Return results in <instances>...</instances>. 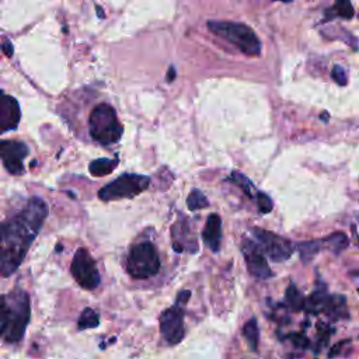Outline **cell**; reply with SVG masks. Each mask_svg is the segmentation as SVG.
Returning <instances> with one entry per match:
<instances>
[{"mask_svg": "<svg viewBox=\"0 0 359 359\" xmlns=\"http://www.w3.org/2000/svg\"><path fill=\"white\" fill-rule=\"evenodd\" d=\"M323 238H324V243H325V248L332 251L334 254H341L349 244L346 234L341 233V231L332 233V234H330L327 237H323Z\"/></svg>", "mask_w": 359, "mask_h": 359, "instance_id": "obj_20", "label": "cell"}, {"mask_svg": "<svg viewBox=\"0 0 359 359\" xmlns=\"http://www.w3.org/2000/svg\"><path fill=\"white\" fill-rule=\"evenodd\" d=\"M175 77V70L172 67H170V72L167 73V81H172Z\"/></svg>", "mask_w": 359, "mask_h": 359, "instance_id": "obj_30", "label": "cell"}, {"mask_svg": "<svg viewBox=\"0 0 359 359\" xmlns=\"http://www.w3.org/2000/svg\"><path fill=\"white\" fill-rule=\"evenodd\" d=\"M334 15L342 17V18H352L353 17V7L351 4V0H337L335 4L327 10V17L331 18Z\"/></svg>", "mask_w": 359, "mask_h": 359, "instance_id": "obj_23", "label": "cell"}, {"mask_svg": "<svg viewBox=\"0 0 359 359\" xmlns=\"http://www.w3.org/2000/svg\"><path fill=\"white\" fill-rule=\"evenodd\" d=\"M70 272L74 280L79 283V286H81L86 290H94L101 282L95 259L84 247L77 248V251L74 252L70 265Z\"/></svg>", "mask_w": 359, "mask_h": 359, "instance_id": "obj_10", "label": "cell"}, {"mask_svg": "<svg viewBox=\"0 0 359 359\" xmlns=\"http://www.w3.org/2000/svg\"><path fill=\"white\" fill-rule=\"evenodd\" d=\"M171 238H172V248L175 252L188 251L191 254H195L199 250L198 241L194 233L191 231V226L182 213L171 226Z\"/></svg>", "mask_w": 359, "mask_h": 359, "instance_id": "obj_13", "label": "cell"}, {"mask_svg": "<svg viewBox=\"0 0 359 359\" xmlns=\"http://www.w3.org/2000/svg\"><path fill=\"white\" fill-rule=\"evenodd\" d=\"M255 201H257V205H258V209L261 213H269L273 208V202L271 199L269 195H266L265 192H261V191H257L255 195H254Z\"/></svg>", "mask_w": 359, "mask_h": 359, "instance_id": "obj_26", "label": "cell"}, {"mask_svg": "<svg viewBox=\"0 0 359 359\" xmlns=\"http://www.w3.org/2000/svg\"><path fill=\"white\" fill-rule=\"evenodd\" d=\"M187 206L189 210H198V209L208 208L209 201L202 191H199L198 188H194V189H191V192L187 198Z\"/></svg>", "mask_w": 359, "mask_h": 359, "instance_id": "obj_25", "label": "cell"}, {"mask_svg": "<svg viewBox=\"0 0 359 359\" xmlns=\"http://www.w3.org/2000/svg\"><path fill=\"white\" fill-rule=\"evenodd\" d=\"M251 233L254 236V241L257 243L258 248L271 261L283 262L292 257L294 247L287 238L280 237L272 231L264 230L261 227H252Z\"/></svg>", "mask_w": 359, "mask_h": 359, "instance_id": "obj_9", "label": "cell"}, {"mask_svg": "<svg viewBox=\"0 0 359 359\" xmlns=\"http://www.w3.org/2000/svg\"><path fill=\"white\" fill-rule=\"evenodd\" d=\"M282 306H285L287 310L293 313L302 311L304 309V297L294 283H289V286L286 287L285 302L282 303Z\"/></svg>", "mask_w": 359, "mask_h": 359, "instance_id": "obj_16", "label": "cell"}, {"mask_svg": "<svg viewBox=\"0 0 359 359\" xmlns=\"http://www.w3.org/2000/svg\"><path fill=\"white\" fill-rule=\"evenodd\" d=\"M48 216V205L38 196L10 220L0 224V276H10L21 265Z\"/></svg>", "mask_w": 359, "mask_h": 359, "instance_id": "obj_1", "label": "cell"}, {"mask_svg": "<svg viewBox=\"0 0 359 359\" xmlns=\"http://www.w3.org/2000/svg\"><path fill=\"white\" fill-rule=\"evenodd\" d=\"M297 251H299V255H300V259L307 264L310 262L323 248H325V244H324V240L320 238V240H310V241H302L296 245Z\"/></svg>", "mask_w": 359, "mask_h": 359, "instance_id": "obj_17", "label": "cell"}, {"mask_svg": "<svg viewBox=\"0 0 359 359\" xmlns=\"http://www.w3.org/2000/svg\"><path fill=\"white\" fill-rule=\"evenodd\" d=\"M331 74H332V79L335 80L337 84H339V86H345L346 84V73H345V70L341 66H334Z\"/></svg>", "mask_w": 359, "mask_h": 359, "instance_id": "obj_28", "label": "cell"}, {"mask_svg": "<svg viewBox=\"0 0 359 359\" xmlns=\"http://www.w3.org/2000/svg\"><path fill=\"white\" fill-rule=\"evenodd\" d=\"M100 325V314L93 310L91 307H86L77 321L79 330H87V328H95Z\"/></svg>", "mask_w": 359, "mask_h": 359, "instance_id": "obj_21", "label": "cell"}, {"mask_svg": "<svg viewBox=\"0 0 359 359\" xmlns=\"http://www.w3.org/2000/svg\"><path fill=\"white\" fill-rule=\"evenodd\" d=\"M191 297V290H181L177 294V300L171 307H167L160 314V332L164 341L168 345H177L184 339V317H185V304Z\"/></svg>", "mask_w": 359, "mask_h": 359, "instance_id": "obj_5", "label": "cell"}, {"mask_svg": "<svg viewBox=\"0 0 359 359\" xmlns=\"http://www.w3.org/2000/svg\"><path fill=\"white\" fill-rule=\"evenodd\" d=\"M208 28L217 36L226 39L243 53L258 56L261 53V42L255 32L245 24L231 21H208Z\"/></svg>", "mask_w": 359, "mask_h": 359, "instance_id": "obj_3", "label": "cell"}, {"mask_svg": "<svg viewBox=\"0 0 359 359\" xmlns=\"http://www.w3.org/2000/svg\"><path fill=\"white\" fill-rule=\"evenodd\" d=\"M243 335L250 346L251 351H258V341H259V331H258V324L257 318L251 317L243 327Z\"/></svg>", "mask_w": 359, "mask_h": 359, "instance_id": "obj_19", "label": "cell"}, {"mask_svg": "<svg viewBox=\"0 0 359 359\" xmlns=\"http://www.w3.org/2000/svg\"><path fill=\"white\" fill-rule=\"evenodd\" d=\"M88 130L93 140L102 146L116 143L123 133V128L118 121L115 109L108 104H98L91 111Z\"/></svg>", "mask_w": 359, "mask_h": 359, "instance_id": "obj_4", "label": "cell"}, {"mask_svg": "<svg viewBox=\"0 0 359 359\" xmlns=\"http://www.w3.org/2000/svg\"><path fill=\"white\" fill-rule=\"evenodd\" d=\"M126 271L133 279H146L158 273V252L150 241H142L130 248L126 261Z\"/></svg>", "mask_w": 359, "mask_h": 359, "instance_id": "obj_6", "label": "cell"}, {"mask_svg": "<svg viewBox=\"0 0 359 359\" xmlns=\"http://www.w3.org/2000/svg\"><path fill=\"white\" fill-rule=\"evenodd\" d=\"M282 339H290V342L300 349H306L310 346V341L304 332H292V334L282 337Z\"/></svg>", "mask_w": 359, "mask_h": 359, "instance_id": "obj_27", "label": "cell"}, {"mask_svg": "<svg viewBox=\"0 0 359 359\" xmlns=\"http://www.w3.org/2000/svg\"><path fill=\"white\" fill-rule=\"evenodd\" d=\"M307 314L318 316L325 314L331 320L349 318L346 297L344 294H330L327 285L318 278L316 289L304 299V309Z\"/></svg>", "mask_w": 359, "mask_h": 359, "instance_id": "obj_2", "label": "cell"}, {"mask_svg": "<svg viewBox=\"0 0 359 359\" xmlns=\"http://www.w3.org/2000/svg\"><path fill=\"white\" fill-rule=\"evenodd\" d=\"M150 178L142 174L125 172L102 187L98 191V198L101 201H116L125 198H133L149 188Z\"/></svg>", "mask_w": 359, "mask_h": 359, "instance_id": "obj_7", "label": "cell"}, {"mask_svg": "<svg viewBox=\"0 0 359 359\" xmlns=\"http://www.w3.org/2000/svg\"><path fill=\"white\" fill-rule=\"evenodd\" d=\"M278 1H283V3H289V1H292V0H278Z\"/></svg>", "mask_w": 359, "mask_h": 359, "instance_id": "obj_31", "label": "cell"}, {"mask_svg": "<svg viewBox=\"0 0 359 359\" xmlns=\"http://www.w3.org/2000/svg\"><path fill=\"white\" fill-rule=\"evenodd\" d=\"M1 49H3V52H4L7 56H11V55H13V46H11V43H10L8 41H6V42L1 45Z\"/></svg>", "mask_w": 359, "mask_h": 359, "instance_id": "obj_29", "label": "cell"}, {"mask_svg": "<svg viewBox=\"0 0 359 359\" xmlns=\"http://www.w3.org/2000/svg\"><path fill=\"white\" fill-rule=\"evenodd\" d=\"M118 165V158H95L88 165V171L91 175L94 177H104L111 174Z\"/></svg>", "mask_w": 359, "mask_h": 359, "instance_id": "obj_18", "label": "cell"}, {"mask_svg": "<svg viewBox=\"0 0 359 359\" xmlns=\"http://www.w3.org/2000/svg\"><path fill=\"white\" fill-rule=\"evenodd\" d=\"M222 238H223L222 219L217 213H210L208 216L205 227L202 230V240L210 251L219 252L220 245H222Z\"/></svg>", "mask_w": 359, "mask_h": 359, "instance_id": "obj_15", "label": "cell"}, {"mask_svg": "<svg viewBox=\"0 0 359 359\" xmlns=\"http://www.w3.org/2000/svg\"><path fill=\"white\" fill-rule=\"evenodd\" d=\"M20 116L21 112L17 100L0 91V135L15 129L18 126Z\"/></svg>", "mask_w": 359, "mask_h": 359, "instance_id": "obj_14", "label": "cell"}, {"mask_svg": "<svg viewBox=\"0 0 359 359\" xmlns=\"http://www.w3.org/2000/svg\"><path fill=\"white\" fill-rule=\"evenodd\" d=\"M226 181H231V182H234L238 188H241V189H243V192H244L248 198L254 199V192H252L254 185H252V182H251V181L244 175V174H241L240 171H233V172L230 174V177H229V178H226Z\"/></svg>", "mask_w": 359, "mask_h": 359, "instance_id": "obj_24", "label": "cell"}, {"mask_svg": "<svg viewBox=\"0 0 359 359\" xmlns=\"http://www.w3.org/2000/svg\"><path fill=\"white\" fill-rule=\"evenodd\" d=\"M27 154L28 147L25 143L18 140H0V158L10 174H22Z\"/></svg>", "mask_w": 359, "mask_h": 359, "instance_id": "obj_12", "label": "cell"}, {"mask_svg": "<svg viewBox=\"0 0 359 359\" xmlns=\"http://www.w3.org/2000/svg\"><path fill=\"white\" fill-rule=\"evenodd\" d=\"M11 323V304L7 296H0V337H4Z\"/></svg>", "mask_w": 359, "mask_h": 359, "instance_id": "obj_22", "label": "cell"}, {"mask_svg": "<svg viewBox=\"0 0 359 359\" xmlns=\"http://www.w3.org/2000/svg\"><path fill=\"white\" fill-rule=\"evenodd\" d=\"M241 251L250 275L258 279H269L273 276V272L268 265L266 257L262 254L254 240L244 237L241 243Z\"/></svg>", "mask_w": 359, "mask_h": 359, "instance_id": "obj_11", "label": "cell"}, {"mask_svg": "<svg viewBox=\"0 0 359 359\" xmlns=\"http://www.w3.org/2000/svg\"><path fill=\"white\" fill-rule=\"evenodd\" d=\"M7 297L11 304V323L3 338L6 342L14 344L22 338L29 321V297L22 289H14Z\"/></svg>", "mask_w": 359, "mask_h": 359, "instance_id": "obj_8", "label": "cell"}]
</instances>
